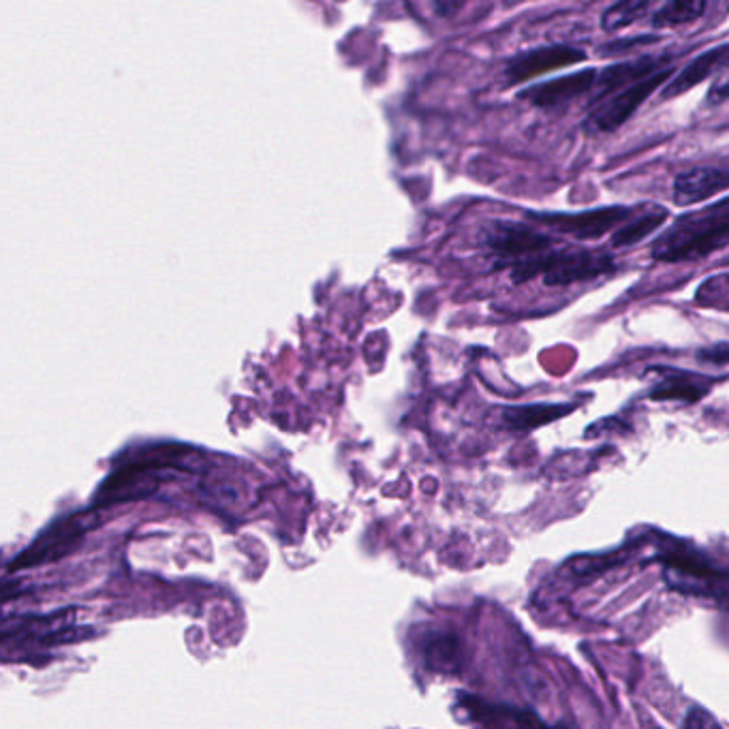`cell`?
Returning <instances> with one entry per match:
<instances>
[{"label": "cell", "mask_w": 729, "mask_h": 729, "mask_svg": "<svg viewBox=\"0 0 729 729\" xmlns=\"http://www.w3.org/2000/svg\"><path fill=\"white\" fill-rule=\"evenodd\" d=\"M193 449L182 445H157L137 452V456L120 464L101 486L95 507H114L118 503H129L146 499L174 471H191Z\"/></svg>", "instance_id": "1"}, {"label": "cell", "mask_w": 729, "mask_h": 729, "mask_svg": "<svg viewBox=\"0 0 729 729\" xmlns=\"http://www.w3.org/2000/svg\"><path fill=\"white\" fill-rule=\"evenodd\" d=\"M650 544L657 548L663 580L672 591L723 603L729 601V571L721 569L695 544L659 531H653Z\"/></svg>", "instance_id": "2"}, {"label": "cell", "mask_w": 729, "mask_h": 729, "mask_svg": "<svg viewBox=\"0 0 729 729\" xmlns=\"http://www.w3.org/2000/svg\"><path fill=\"white\" fill-rule=\"evenodd\" d=\"M729 244V197L710 208L676 219L655 240L650 255L657 261H697Z\"/></svg>", "instance_id": "3"}, {"label": "cell", "mask_w": 729, "mask_h": 729, "mask_svg": "<svg viewBox=\"0 0 729 729\" xmlns=\"http://www.w3.org/2000/svg\"><path fill=\"white\" fill-rule=\"evenodd\" d=\"M614 270V259L601 253L567 251V253H541L531 259H524L511 266V278L516 283L531 281L535 276H544V283L550 287H565L573 283L591 281Z\"/></svg>", "instance_id": "4"}, {"label": "cell", "mask_w": 729, "mask_h": 729, "mask_svg": "<svg viewBox=\"0 0 729 729\" xmlns=\"http://www.w3.org/2000/svg\"><path fill=\"white\" fill-rule=\"evenodd\" d=\"M97 524H99V507L90 511H80V514H73L54 522L24 552L13 558L9 571L39 567L43 563L58 561V558L69 554L77 544H80V539L90 529H95Z\"/></svg>", "instance_id": "5"}, {"label": "cell", "mask_w": 729, "mask_h": 729, "mask_svg": "<svg viewBox=\"0 0 729 729\" xmlns=\"http://www.w3.org/2000/svg\"><path fill=\"white\" fill-rule=\"evenodd\" d=\"M672 67H661L657 71H653L650 75L642 77L635 84L618 90L614 97H610L608 101H603L597 110L591 114V118L586 120V129L593 133H610L623 127V124L638 112V107L648 101L655 92L670 80L672 77Z\"/></svg>", "instance_id": "6"}, {"label": "cell", "mask_w": 729, "mask_h": 729, "mask_svg": "<svg viewBox=\"0 0 729 729\" xmlns=\"http://www.w3.org/2000/svg\"><path fill=\"white\" fill-rule=\"evenodd\" d=\"M635 210L612 206L599 210H586L578 214H533V221L548 225L565 236L576 240H599L610 231H616Z\"/></svg>", "instance_id": "7"}, {"label": "cell", "mask_w": 729, "mask_h": 729, "mask_svg": "<svg viewBox=\"0 0 729 729\" xmlns=\"http://www.w3.org/2000/svg\"><path fill=\"white\" fill-rule=\"evenodd\" d=\"M488 248L501 259V263H516L546 253L550 248V238L539 231L516 225V223H496L488 234Z\"/></svg>", "instance_id": "8"}, {"label": "cell", "mask_w": 729, "mask_h": 729, "mask_svg": "<svg viewBox=\"0 0 729 729\" xmlns=\"http://www.w3.org/2000/svg\"><path fill=\"white\" fill-rule=\"evenodd\" d=\"M586 58L582 50L569 48V45H548V48H539L524 52L518 58L509 62L507 67V80L509 84H520L526 80H533L537 75H544L548 71L565 69L571 65H578Z\"/></svg>", "instance_id": "9"}, {"label": "cell", "mask_w": 729, "mask_h": 729, "mask_svg": "<svg viewBox=\"0 0 729 729\" xmlns=\"http://www.w3.org/2000/svg\"><path fill=\"white\" fill-rule=\"evenodd\" d=\"M597 75H599L597 69H586V71L556 77V80H552V82L524 90L522 99L531 101L537 107L563 105L567 101H573V99L586 95V92H591L597 84Z\"/></svg>", "instance_id": "10"}, {"label": "cell", "mask_w": 729, "mask_h": 729, "mask_svg": "<svg viewBox=\"0 0 729 729\" xmlns=\"http://www.w3.org/2000/svg\"><path fill=\"white\" fill-rule=\"evenodd\" d=\"M729 189V172L715 167H697L674 180V201L678 206H695Z\"/></svg>", "instance_id": "11"}, {"label": "cell", "mask_w": 729, "mask_h": 729, "mask_svg": "<svg viewBox=\"0 0 729 729\" xmlns=\"http://www.w3.org/2000/svg\"><path fill=\"white\" fill-rule=\"evenodd\" d=\"M657 372V381L650 387L648 396L653 400H676V402H693L702 400L708 392L712 379L691 375L685 370H672V368H653Z\"/></svg>", "instance_id": "12"}, {"label": "cell", "mask_w": 729, "mask_h": 729, "mask_svg": "<svg viewBox=\"0 0 729 729\" xmlns=\"http://www.w3.org/2000/svg\"><path fill=\"white\" fill-rule=\"evenodd\" d=\"M721 69H729V43L719 45V48H712L697 56L693 62H689L685 69L668 82V88L663 90V99L682 95V92H687L693 86L708 80L710 75H717Z\"/></svg>", "instance_id": "13"}, {"label": "cell", "mask_w": 729, "mask_h": 729, "mask_svg": "<svg viewBox=\"0 0 729 729\" xmlns=\"http://www.w3.org/2000/svg\"><path fill=\"white\" fill-rule=\"evenodd\" d=\"M661 67H665V60L640 58V60H631V62H620V65L599 71L597 84H595V88H599L597 101H603L608 95H612V92L635 84L638 80H642V77L650 75Z\"/></svg>", "instance_id": "14"}, {"label": "cell", "mask_w": 729, "mask_h": 729, "mask_svg": "<svg viewBox=\"0 0 729 729\" xmlns=\"http://www.w3.org/2000/svg\"><path fill=\"white\" fill-rule=\"evenodd\" d=\"M578 405L573 402H563V405H524V407H509L503 411V424L505 428L514 432H531L541 426H548L561 417L576 411Z\"/></svg>", "instance_id": "15"}, {"label": "cell", "mask_w": 729, "mask_h": 729, "mask_svg": "<svg viewBox=\"0 0 729 729\" xmlns=\"http://www.w3.org/2000/svg\"><path fill=\"white\" fill-rule=\"evenodd\" d=\"M462 706L469 712V719L482 725H514V727H535L541 725L531 710H520L514 706H494L477 700V697H462Z\"/></svg>", "instance_id": "16"}, {"label": "cell", "mask_w": 729, "mask_h": 729, "mask_svg": "<svg viewBox=\"0 0 729 729\" xmlns=\"http://www.w3.org/2000/svg\"><path fill=\"white\" fill-rule=\"evenodd\" d=\"M665 221H668V210H663V208H648L640 214L633 212L629 219L612 234V246L627 248V246L640 244L648 236H653Z\"/></svg>", "instance_id": "17"}, {"label": "cell", "mask_w": 729, "mask_h": 729, "mask_svg": "<svg viewBox=\"0 0 729 729\" xmlns=\"http://www.w3.org/2000/svg\"><path fill=\"white\" fill-rule=\"evenodd\" d=\"M708 0H665L663 7L655 13V26L670 28L700 20L706 11Z\"/></svg>", "instance_id": "18"}, {"label": "cell", "mask_w": 729, "mask_h": 729, "mask_svg": "<svg viewBox=\"0 0 729 729\" xmlns=\"http://www.w3.org/2000/svg\"><path fill=\"white\" fill-rule=\"evenodd\" d=\"M650 3H653V0H618L616 5H612L606 13H603L601 28L608 30V33H616V30L631 26L633 22H638L642 15H646Z\"/></svg>", "instance_id": "19"}, {"label": "cell", "mask_w": 729, "mask_h": 729, "mask_svg": "<svg viewBox=\"0 0 729 729\" xmlns=\"http://www.w3.org/2000/svg\"><path fill=\"white\" fill-rule=\"evenodd\" d=\"M460 655V642L454 635H437L426 646V663L432 670L449 672L456 668Z\"/></svg>", "instance_id": "20"}, {"label": "cell", "mask_w": 729, "mask_h": 729, "mask_svg": "<svg viewBox=\"0 0 729 729\" xmlns=\"http://www.w3.org/2000/svg\"><path fill=\"white\" fill-rule=\"evenodd\" d=\"M727 99H729V69H725V73H721L715 80V84H712L710 90H708V103L710 105H719Z\"/></svg>", "instance_id": "21"}, {"label": "cell", "mask_w": 729, "mask_h": 729, "mask_svg": "<svg viewBox=\"0 0 729 729\" xmlns=\"http://www.w3.org/2000/svg\"><path fill=\"white\" fill-rule=\"evenodd\" d=\"M697 358H700L702 362H710V364H729V343L706 347L697 353Z\"/></svg>", "instance_id": "22"}, {"label": "cell", "mask_w": 729, "mask_h": 729, "mask_svg": "<svg viewBox=\"0 0 729 729\" xmlns=\"http://www.w3.org/2000/svg\"><path fill=\"white\" fill-rule=\"evenodd\" d=\"M717 725L719 723L702 708H691L685 721H682V727H717Z\"/></svg>", "instance_id": "23"}]
</instances>
